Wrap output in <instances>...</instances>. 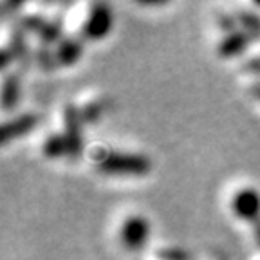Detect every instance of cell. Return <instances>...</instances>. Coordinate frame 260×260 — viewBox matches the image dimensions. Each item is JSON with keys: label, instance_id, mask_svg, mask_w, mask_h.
<instances>
[{"label": "cell", "instance_id": "obj_2", "mask_svg": "<svg viewBox=\"0 0 260 260\" xmlns=\"http://www.w3.org/2000/svg\"><path fill=\"white\" fill-rule=\"evenodd\" d=\"M114 24L112 11L107 4H94L89 11L85 25H83V35L90 40H102L110 32Z\"/></svg>", "mask_w": 260, "mask_h": 260}, {"label": "cell", "instance_id": "obj_13", "mask_svg": "<svg viewBox=\"0 0 260 260\" xmlns=\"http://www.w3.org/2000/svg\"><path fill=\"white\" fill-rule=\"evenodd\" d=\"M249 90H251V94L256 98V100H260V81H256V83H251Z\"/></svg>", "mask_w": 260, "mask_h": 260}, {"label": "cell", "instance_id": "obj_6", "mask_svg": "<svg viewBox=\"0 0 260 260\" xmlns=\"http://www.w3.org/2000/svg\"><path fill=\"white\" fill-rule=\"evenodd\" d=\"M37 123H38V118L35 114H22L18 118L9 119V121L4 123V126H2V143L8 145L11 139L25 136L27 132H31V130L35 128Z\"/></svg>", "mask_w": 260, "mask_h": 260}, {"label": "cell", "instance_id": "obj_9", "mask_svg": "<svg viewBox=\"0 0 260 260\" xmlns=\"http://www.w3.org/2000/svg\"><path fill=\"white\" fill-rule=\"evenodd\" d=\"M42 152H44V155L49 159H56V157H61V155H67L69 154V145H67L65 136H61V134L49 136V138L45 139Z\"/></svg>", "mask_w": 260, "mask_h": 260}, {"label": "cell", "instance_id": "obj_12", "mask_svg": "<svg viewBox=\"0 0 260 260\" xmlns=\"http://www.w3.org/2000/svg\"><path fill=\"white\" fill-rule=\"evenodd\" d=\"M246 67H248L251 73H255V74H260V56H256V58H253V60H249L248 63H246Z\"/></svg>", "mask_w": 260, "mask_h": 260}, {"label": "cell", "instance_id": "obj_11", "mask_svg": "<svg viewBox=\"0 0 260 260\" xmlns=\"http://www.w3.org/2000/svg\"><path fill=\"white\" fill-rule=\"evenodd\" d=\"M162 260H188V253L181 251V249H170V251H161L159 253Z\"/></svg>", "mask_w": 260, "mask_h": 260}, {"label": "cell", "instance_id": "obj_4", "mask_svg": "<svg viewBox=\"0 0 260 260\" xmlns=\"http://www.w3.org/2000/svg\"><path fill=\"white\" fill-rule=\"evenodd\" d=\"M232 210L240 220L255 224L260 220V193L255 188H244L237 191L232 201Z\"/></svg>", "mask_w": 260, "mask_h": 260}, {"label": "cell", "instance_id": "obj_3", "mask_svg": "<svg viewBox=\"0 0 260 260\" xmlns=\"http://www.w3.org/2000/svg\"><path fill=\"white\" fill-rule=\"evenodd\" d=\"M150 237V224L145 217L132 215L121 226V242L130 251H138L148 242Z\"/></svg>", "mask_w": 260, "mask_h": 260}, {"label": "cell", "instance_id": "obj_5", "mask_svg": "<svg viewBox=\"0 0 260 260\" xmlns=\"http://www.w3.org/2000/svg\"><path fill=\"white\" fill-rule=\"evenodd\" d=\"M81 114L73 105L65 107V139L69 145V155H80L81 152V132H80Z\"/></svg>", "mask_w": 260, "mask_h": 260}, {"label": "cell", "instance_id": "obj_1", "mask_svg": "<svg viewBox=\"0 0 260 260\" xmlns=\"http://www.w3.org/2000/svg\"><path fill=\"white\" fill-rule=\"evenodd\" d=\"M96 168L107 175H145L152 162L146 155L128 152H102L96 157Z\"/></svg>", "mask_w": 260, "mask_h": 260}, {"label": "cell", "instance_id": "obj_14", "mask_svg": "<svg viewBox=\"0 0 260 260\" xmlns=\"http://www.w3.org/2000/svg\"><path fill=\"white\" fill-rule=\"evenodd\" d=\"M253 235H255L256 242L260 244V220H256V222L253 224Z\"/></svg>", "mask_w": 260, "mask_h": 260}, {"label": "cell", "instance_id": "obj_10", "mask_svg": "<svg viewBox=\"0 0 260 260\" xmlns=\"http://www.w3.org/2000/svg\"><path fill=\"white\" fill-rule=\"evenodd\" d=\"M18 96H20V83H18V78L8 76L4 80V85H2V107H4L6 110L15 107L16 102H18Z\"/></svg>", "mask_w": 260, "mask_h": 260}, {"label": "cell", "instance_id": "obj_7", "mask_svg": "<svg viewBox=\"0 0 260 260\" xmlns=\"http://www.w3.org/2000/svg\"><path fill=\"white\" fill-rule=\"evenodd\" d=\"M83 53V47L78 40L74 38H63V40L58 42L56 53H54V60L58 65H63V67H69L74 65L81 58Z\"/></svg>", "mask_w": 260, "mask_h": 260}, {"label": "cell", "instance_id": "obj_8", "mask_svg": "<svg viewBox=\"0 0 260 260\" xmlns=\"http://www.w3.org/2000/svg\"><path fill=\"white\" fill-rule=\"evenodd\" d=\"M249 35L246 31H232L228 32L226 37L222 38V42L219 44V54L220 56H235L240 54L244 49L248 47L249 42Z\"/></svg>", "mask_w": 260, "mask_h": 260}]
</instances>
